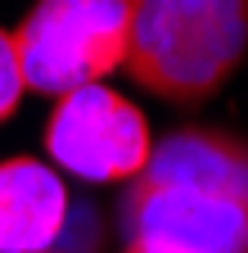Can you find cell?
Wrapping results in <instances>:
<instances>
[{"label": "cell", "instance_id": "5b68a950", "mask_svg": "<svg viewBox=\"0 0 248 253\" xmlns=\"http://www.w3.org/2000/svg\"><path fill=\"white\" fill-rule=\"evenodd\" d=\"M68 221V195L45 163H0V253H45Z\"/></svg>", "mask_w": 248, "mask_h": 253}, {"label": "cell", "instance_id": "52a82bcc", "mask_svg": "<svg viewBox=\"0 0 248 253\" xmlns=\"http://www.w3.org/2000/svg\"><path fill=\"white\" fill-rule=\"evenodd\" d=\"M122 253H172V249H163V244H149V240H131Z\"/></svg>", "mask_w": 248, "mask_h": 253}, {"label": "cell", "instance_id": "8992f818", "mask_svg": "<svg viewBox=\"0 0 248 253\" xmlns=\"http://www.w3.org/2000/svg\"><path fill=\"white\" fill-rule=\"evenodd\" d=\"M23 90H27V82H23V68H18L14 32H0V122H5V118L18 109Z\"/></svg>", "mask_w": 248, "mask_h": 253}, {"label": "cell", "instance_id": "277c9868", "mask_svg": "<svg viewBox=\"0 0 248 253\" xmlns=\"http://www.w3.org/2000/svg\"><path fill=\"white\" fill-rule=\"evenodd\" d=\"M45 149L64 172L108 185V181H131L149 163L153 136L144 113L127 95L95 82L54 100L45 122Z\"/></svg>", "mask_w": 248, "mask_h": 253}, {"label": "cell", "instance_id": "3957f363", "mask_svg": "<svg viewBox=\"0 0 248 253\" xmlns=\"http://www.w3.org/2000/svg\"><path fill=\"white\" fill-rule=\"evenodd\" d=\"M131 0H36L14 27L27 90L68 95L127 63Z\"/></svg>", "mask_w": 248, "mask_h": 253}, {"label": "cell", "instance_id": "6da1fadb", "mask_svg": "<svg viewBox=\"0 0 248 253\" xmlns=\"http://www.w3.org/2000/svg\"><path fill=\"white\" fill-rule=\"evenodd\" d=\"M122 217L131 240L172 253H248V140L176 126L131 176Z\"/></svg>", "mask_w": 248, "mask_h": 253}, {"label": "cell", "instance_id": "7a4b0ae2", "mask_svg": "<svg viewBox=\"0 0 248 253\" xmlns=\"http://www.w3.org/2000/svg\"><path fill=\"white\" fill-rule=\"evenodd\" d=\"M248 54V0H131L127 68L149 95L194 109Z\"/></svg>", "mask_w": 248, "mask_h": 253}]
</instances>
